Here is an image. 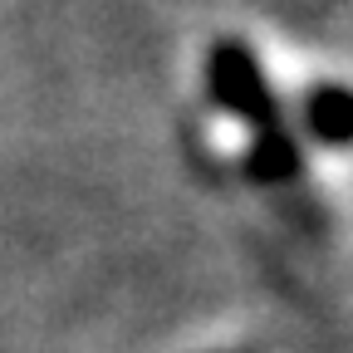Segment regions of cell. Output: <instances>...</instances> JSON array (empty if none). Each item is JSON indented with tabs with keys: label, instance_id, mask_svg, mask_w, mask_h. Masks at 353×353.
Returning a JSON list of instances; mask_svg holds the SVG:
<instances>
[{
	"label": "cell",
	"instance_id": "obj_1",
	"mask_svg": "<svg viewBox=\"0 0 353 353\" xmlns=\"http://www.w3.org/2000/svg\"><path fill=\"white\" fill-rule=\"evenodd\" d=\"M201 138H206V148H211L221 162H241V157L255 148V132H250V123H245L241 113H226V108H216V113L206 118Z\"/></svg>",
	"mask_w": 353,
	"mask_h": 353
}]
</instances>
